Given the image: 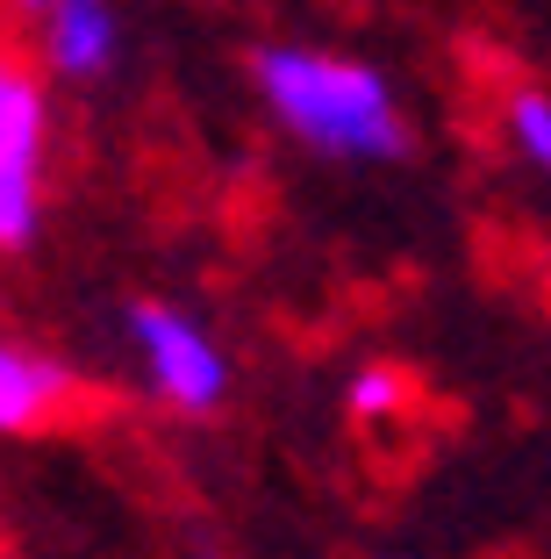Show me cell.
I'll return each mask as SVG.
<instances>
[{"label":"cell","instance_id":"6da1fadb","mask_svg":"<svg viewBox=\"0 0 551 559\" xmlns=\"http://www.w3.org/2000/svg\"><path fill=\"white\" fill-rule=\"evenodd\" d=\"M259 94L309 151H330V158H402L408 151L402 94L380 66L279 44L259 50Z\"/></svg>","mask_w":551,"mask_h":559},{"label":"cell","instance_id":"7a4b0ae2","mask_svg":"<svg viewBox=\"0 0 551 559\" xmlns=\"http://www.w3.org/2000/svg\"><path fill=\"white\" fill-rule=\"evenodd\" d=\"M130 337H136V359H144L151 388H158L172 409H215L229 395V359L201 323H187L179 309L165 301H136L130 309Z\"/></svg>","mask_w":551,"mask_h":559},{"label":"cell","instance_id":"3957f363","mask_svg":"<svg viewBox=\"0 0 551 559\" xmlns=\"http://www.w3.org/2000/svg\"><path fill=\"white\" fill-rule=\"evenodd\" d=\"M44 209V86L0 58V251H22Z\"/></svg>","mask_w":551,"mask_h":559},{"label":"cell","instance_id":"277c9868","mask_svg":"<svg viewBox=\"0 0 551 559\" xmlns=\"http://www.w3.org/2000/svg\"><path fill=\"white\" fill-rule=\"evenodd\" d=\"M115 44H122V29H115L108 0H44V50L58 72L94 80L115 66Z\"/></svg>","mask_w":551,"mask_h":559},{"label":"cell","instance_id":"5b68a950","mask_svg":"<svg viewBox=\"0 0 551 559\" xmlns=\"http://www.w3.org/2000/svg\"><path fill=\"white\" fill-rule=\"evenodd\" d=\"M65 395V373L50 359H36V352H15L0 345V430H29L44 424V409Z\"/></svg>","mask_w":551,"mask_h":559},{"label":"cell","instance_id":"8992f818","mask_svg":"<svg viewBox=\"0 0 551 559\" xmlns=\"http://www.w3.org/2000/svg\"><path fill=\"white\" fill-rule=\"evenodd\" d=\"M508 144L523 151L530 173H551V94H516L508 100Z\"/></svg>","mask_w":551,"mask_h":559},{"label":"cell","instance_id":"52a82bcc","mask_svg":"<svg viewBox=\"0 0 551 559\" xmlns=\"http://www.w3.org/2000/svg\"><path fill=\"white\" fill-rule=\"evenodd\" d=\"M351 402H358L366 416L387 409V402H394V380H387V373H358V380H351Z\"/></svg>","mask_w":551,"mask_h":559},{"label":"cell","instance_id":"ba28073f","mask_svg":"<svg viewBox=\"0 0 551 559\" xmlns=\"http://www.w3.org/2000/svg\"><path fill=\"white\" fill-rule=\"evenodd\" d=\"M22 8H44V0H22Z\"/></svg>","mask_w":551,"mask_h":559}]
</instances>
